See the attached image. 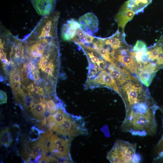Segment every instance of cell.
<instances>
[{
    "mask_svg": "<svg viewBox=\"0 0 163 163\" xmlns=\"http://www.w3.org/2000/svg\"><path fill=\"white\" fill-rule=\"evenodd\" d=\"M158 108L150 94L125 108L126 116L120 126L121 130L133 136L154 135L157 126L155 113Z\"/></svg>",
    "mask_w": 163,
    "mask_h": 163,
    "instance_id": "obj_1",
    "label": "cell"
},
{
    "mask_svg": "<svg viewBox=\"0 0 163 163\" xmlns=\"http://www.w3.org/2000/svg\"><path fill=\"white\" fill-rule=\"evenodd\" d=\"M136 143L117 140L108 152L107 158L110 163H139L140 156L136 154Z\"/></svg>",
    "mask_w": 163,
    "mask_h": 163,
    "instance_id": "obj_2",
    "label": "cell"
},
{
    "mask_svg": "<svg viewBox=\"0 0 163 163\" xmlns=\"http://www.w3.org/2000/svg\"><path fill=\"white\" fill-rule=\"evenodd\" d=\"M55 131L58 135L71 138L87 133L82 117L67 113Z\"/></svg>",
    "mask_w": 163,
    "mask_h": 163,
    "instance_id": "obj_3",
    "label": "cell"
},
{
    "mask_svg": "<svg viewBox=\"0 0 163 163\" xmlns=\"http://www.w3.org/2000/svg\"><path fill=\"white\" fill-rule=\"evenodd\" d=\"M150 62L159 69H163V35L153 45L147 47L142 56V60Z\"/></svg>",
    "mask_w": 163,
    "mask_h": 163,
    "instance_id": "obj_4",
    "label": "cell"
},
{
    "mask_svg": "<svg viewBox=\"0 0 163 163\" xmlns=\"http://www.w3.org/2000/svg\"><path fill=\"white\" fill-rule=\"evenodd\" d=\"M113 57L129 72L137 74V61L134 56L133 49L123 53H119L116 50Z\"/></svg>",
    "mask_w": 163,
    "mask_h": 163,
    "instance_id": "obj_5",
    "label": "cell"
},
{
    "mask_svg": "<svg viewBox=\"0 0 163 163\" xmlns=\"http://www.w3.org/2000/svg\"><path fill=\"white\" fill-rule=\"evenodd\" d=\"M78 23L81 28L87 34L93 36L98 30L99 22L96 16L93 13H87L80 17Z\"/></svg>",
    "mask_w": 163,
    "mask_h": 163,
    "instance_id": "obj_6",
    "label": "cell"
},
{
    "mask_svg": "<svg viewBox=\"0 0 163 163\" xmlns=\"http://www.w3.org/2000/svg\"><path fill=\"white\" fill-rule=\"evenodd\" d=\"M158 70L153 63L149 62H145L142 68L138 71L137 76L140 81L148 87Z\"/></svg>",
    "mask_w": 163,
    "mask_h": 163,
    "instance_id": "obj_7",
    "label": "cell"
},
{
    "mask_svg": "<svg viewBox=\"0 0 163 163\" xmlns=\"http://www.w3.org/2000/svg\"><path fill=\"white\" fill-rule=\"evenodd\" d=\"M135 13L128 7L127 1L125 2L120 7L115 17L117 23L118 30L122 33L127 23L133 18Z\"/></svg>",
    "mask_w": 163,
    "mask_h": 163,
    "instance_id": "obj_8",
    "label": "cell"
},
{
    "mask_svg": "<svg viewBox=\"0 0 163 163\" xmlns=\"http://www.w3.org/2000/svg\"><path fill=\"white\" fill-rule=\"evenodd\" d=\"M37 13L42 16L50 14L54 11L56 0H31Z\"/></svg>",
    "mask_w": 163,
    "mask_h": 163,
    "instance_id": "obj_9",
    "label": "cell"
},
{
    "mask_svg": "<svg viewBox=\"0 0 163 163\" xmlns=\"http://www.w3.org/2000/svg\"><path fill=\"white\" fill-rule=\"evenodd\" d=\"M81 27L80 24L75 19L71 18L67 20L62 26L61 36L65 41H71L76 34L77 29Z\"/></svg>",
    "mask_w": 163,
    "mask_h": 163,
    "instance_id": "obj_10",
    "label": "cell"
},
{
    "mask_svg": "<svg viewBox=\"0 0 163 163\" xmlns=\"http://www.w3.org/2000/svg\"><path fill=\"white\" fill-rule=\"evenodd\" d=\"M94 81L105 85L113 89L120 95L118 87L115 80L111 75L104 70L101 71Z\"/></svg>",
    "mask_w": 163,
    "mask_h": 163,
    "instance_id": "obj_11",
    "label": "cell"
},
{
    "mask_svg": "<svg viewBox=\"0 0 163 163\" xmlns=\"http://www.w3.org/2000/svg\"><path fill=\"white\" fill-rule=\"evenodd\" d=\"M71 138L66 139L53 154L59 159H63L64 163L72 161L70 154Z\"/></svg>",
    "mask_w": 163,
    "mask_h": 163,
    "instance_id": "obj_12",
    "label": "cell"
},
{
    "mask_svg": "<svg viewBox=\"0 0 163 163\" xmlns=\"http://www.w3.org/2000/svg\"><path fill=\"white\" fill-rule=\"evenodd\" d=\"M67 113L60 108H58L54 114L50 115L47 118V124L50 128L55 131L62 121Z\"/></svg>",
    "mask_w": 163,
    "mask_h": 163,
    "instance_id": "obj_13",
    "label": "cell"
},
{
    "mask_svg": "<svg viewBox=\"0 0 163 163\" xmlns=\"http://www.w3.org/2000/svg\"><path fill=\"white\" fill-rule=\"evenodd\" d=\"M47 145H43L37 141L34 143L31 152V156L36 162L46 155L48 152Z\"/></svg>",
    "mask_w": 163,
    "mask_h": 163,
    "instance_id": "obj_14",
    "label": "cell"
},
{
    "mask_svg": "<svg viewBox=\"0 0 163 163\" xmlns=\"http://www.w3.org/2000/svg\"><path fill=\"white\" fill-rule=\"evenodd\" d=\"M152 0H128V7L133 12L137 14L142 12L144 9Z\"/></svg>",
    "mask_w": 163,
    "mask_h": 163,
    "instance_id": "obj_15",
    "label": "cell"
},
{
    "mask_svg": "<svg viewBox=\"0 0 163 163\" xmlns=\"http://www.w3.org/2000/svg\"><path fill=\"white\" fill-rule=\"evenodd\" d=\"M30 110L36 119L40 121L45 118L44 115L46 105L42 102L35 104L32 101L30 105Z\"/></svg>",
    "mask_w": 163,
    "mask_h": 163,
    "instance_id": "obj_16",
    "label": "cell"
},
{
    "mask_svg": "<svg viewBox=\"0 0 163 163\" xmlns=\"http://www.w3.org/2000/svg\"><path fill=\"white\" fill-rule=\"evenodd\" d=\"M66 139L60 138L56 135L52 136L50 138V145L48 148L49 151L53 154Z\"/></svg>",
    "mask_w": 163,
    "mask_h": 163,
    "instance_id": "obj_17",
    "label": "cell"
},
{
    "mask_svg": "<svg viewBox=\"0 0 163 163\" xmlns=\"http://www.w3.org/2000/svg\"><path fill=\"white\" fill-rule=\"evenodd\" d=\"M11 134L8 128L3 129L0 132V144L8 148L12 141Z\"/></svg>",
    "mask_w": 163,
    "mask_h": 163,
    "instance_id": "obj_18",
    "label": "cell"
},
{
    "mask_svg": "<svg viewBox=\"0 0 163 163\" xmlns=\"http://www.w3.org/2000/svg\"><path fill=\"white\" fill-rule=\"evenodd\" d=\"M53 65L52 60L50 59V58L45 56H43L40 58L38 63L39 68L42 70L46 67Z\"/></svg>",
    "mask_w": 163,
    "mask_h": 163,
    "instance_id": "obj_19",
    "label": "cell"
},
{
    "mask_svg": "<svg viewBox=\"0 0 163 163\" xmlns=\"http://www.w3.org/2000/svg\"><path fill=\"white\" fill-rule=\"evenodd\" d=\"M46 108L47 111L50 113L53 114L56 112L57 109L56 105L52 100L46 102Z\"/></svg>",
    "mask_w": 163,
    "mask_h": 163,
    "instance_id": "obj_20",
    "label": "cell"
},
{
    "mask_svg": "<svg viewBox=\"0 0 163 163\" xmlns=\"http://www.w3.org/2000/svg\"><path fill=\"white\" fill-rule=\"evenodd\" d=\"M96 50L106 61L111 62L113 57L104 49L103 48H98Z\"/></svg>",
    "mask_w": 163,
    "mask_h": 163,
    "instance_id": "obj_21",
    "label": "cell"
},
{
    "mask_svg": "<svg viewBox=\"0 0 163 163\" xmlns=\"http://www.w3.org/2000/svg\"><path fill=\"white\" fill-rule=\"evenodd\" d=\"M145 42L141 40H138L135 46L133 48V50L135 52H139L144 50L147 48Z\"/></svg>",
    "mask_w": 163,
    "mask_h": 163,
    "instance_id": "obj_22",
    "label": "cell"
},
{
    "mask_svg": "<svg viewBox=\"0 0 163 163\" xmlns=\"http://www.w3.org/2000/svg\"><path fill=\"white\" fill-rule=\"evenodd\" d=\"M39 163H59V161L55 157L51 156L42 157Z\"/></svg>",
    "mask_w": 163,
    "mask_h": 163,
    "instance_id": "obj_23",
    "label": "cell"
},
{
    "mask_svg": "<svg viewBox=\"0 0 163 163\" xmlns=\"http://www.w3.org/2000/svg\"><path fill=\"white\" fill-rule=\"evenodd\" d=\"M157 149L158 156L161 158H163V135L157 144Z\"/></svg>",
    "mask_w": 163,
    "mask_h": 163,
    "instance_id": "obj_24",
    "label": "cell"
},
{
    "mask_svg": "<svg viewBox=\"0 0 163 163\" xmlns=\"http://www.w3.org/2000/svg\"><path fill=\"white\" fill-rule=\"evenodd\" d=\"M9 79L10 82L16 81L21 82L20 76L14 72H12L10 73Z\"/></svg>",
    "mask_w": 163,
    "mask_h": 163,
    "instance_id": "obj_25",
    "label": "cell"
},
{
    "mask_svg": "<svg viewBox=\"0 0 163 163\" xmlns=\"http://www.w3.org/2000/svg\"><path fill=\"white\" fill-rule=\"evenodd\" d=\"M31 130L30 132V134H34V135L32 137L30 138V139L32 140H34V136H35L36 139H37L39 136L40 133V131L38 129L33 126L31 128Z\"/></svg>",
    "mask_w": 163,
    "mask_h": 163,
    "instance_id": "obj_26",
    "label": "cell"
},
{
    "mask_svg": "<svg viewBox=\"0 0 163 163\" xmlns=\"http://www.w3.org/2000/svg\"><path fill=\"white\" fill-rule=\"evenodd\" d=\"M21 82L14 81L10 82V86L13 92H15L20 88Z\"/></svg>",
    "mask_w": 163,
    "mask_h": 163,
    "instance_id": "obj_27",
    "label": "cell"
},
{
    "mask_svg": "<svg viewBox=\"0 0 163 163\" xmlns=\"http://www.w3.org/2000/svg\"><path fill=\"white\" fill-rule=\"evenodd\" d=\"M0 104H2L7 103V96L6 93L2 90L0 91Z\"/></svg>",
    "mask_w": 163,
    "mask_h": 163,
    "instance_id": "obj_28",
    "label": "cell"
},
{
    "mask_svg": "<svg viewBox=\"0 0 163 163\" xmlns=\"http://www.w3.org/2000/svg\"><path fill=\"white\" fill-rule=\"evenodd\" d=\"M45 73H47L50 76H52L54 71V65L50 66L44 68L42 70Z\"/></svg>",
    "mask_w": 163,
    "mask_h": 163,
    "instance_id": "obj_29",
    "label": "cell"
},
{
    "mask_svg": "<svg viewBox=\"0 0 163 163\" xmlns=\"http://www.w3.org/2000/svg\"><path fill=\"white\" fill-rule=\"evenodd\" d=\"M97 64L99 69L101 71L104 70L106 66V62L103 59H101Z\"/></svg>",
    "mask_w": 163,
    "mask_h": 163,
    "instance_id": "obj_30",
    "label": "cell"
},
{
    "mask_svg": "<svg viewBox=\"0 0 163 163\" xmlns=\"http://www.w3.org/2000/svg\"><path fill=\"white\" fill-rule=\"evenodd\" d=\"M21 71L22 79L24 81L27 78L29 73L26 71L25 68L23 67L22 68Z\"/></svg>",
    "mask_w": 163,
    "mask_h": 163,
    "instance_id": "obj_31",
    "label": "cell"
},
{
    "mask_svg": "<svg viewBox=\"0 0 163 163\" xmlns=\"http://www.w3.org/2000/svg\"><path fill=\"white\" fill-rule=\"evenodd\" d=\"M33 77L34 80L35 81L38 80L39 79V71L37 69H35L32 72Z\"/></svg>",
    "mask_w": 163,
    "mask_h": 163,
    "instance_id": "obj_32",
    "label": "cell"
},
{
    "mask_svg": "<svg viewBox=\"0 0 163 163\" xmlns=\"http://www.w3.org/2000/svg\"><path fill=\"white\" fill-rule=\"evenodd\" d=\"M85 34V33L81 27L78 28L76 30V34L79 37L84 36Z\"/></svg>",
    "mask_w": 163,
    "mask_h": 163,
    "instance_id": "obj_33",
    "label": "cell"
},
{
    "mask_svg": "<svg viewBox=\"0 0 163 163\" xmlns=\"http://www.w3.org/2000/svg\"><path fill=\"white\" fill-rule=\"evenodd\" d=\"M23 67L24 68L27 67H30L32 68L33 70L35 68L34 66L33 65L32 63L31 62H28L27 63L25 64L24 65Z\"/></svg>",
    "mask_w": 163,
    "mask_h": 163,
    "instance_id": "obj_34",
    "label": "cell"
},
{
    "mask_svg": "<svg viewBox=\"0 0 163 163\" xmlns=\"http://www.w3.org/2000/svg\"><path fill=\"white\" fill-rule=\"evenodd\" d=\"M37 94L42 95H44L43 89L40 86H39Z\"/></svg>",
    "mask_w": 163,
    "mask_h": 163,
    "instance_id": "obj_35",
    "label": "cell"
},
{
    "mask_svg": "<svg viewBox=\"0 0 163 163\" xmlns=\"http://www.w3.org/2000/svg\"><path fill=\"white\" fill-rule=\"evenodd\" d=\"M26 71L29 73H30L32 71H33L32 68L29 67H27L24 68Z\"/></svg>",
    "mask_w": 163,
    "mask_h": 163,
    "instance_id": "obj_36",
    "label": "cell"
},
{
    "mask_svg": "<svg viewBox=\"0 0 163 163\" xmlns=\"http://www.w3.org/2000/svg\"><path fill=\"white\" fill-rule=\"evenodd\" d=\"M33 83L34 85L36 87H38L39 86V83L37 81H34Z\"/></svg>",
    "mask_w": 163,
    "mask_h": 163,
    "instance_id": "obj_37",
    "label": "cell"
},
{
    "mask_svg": "<svg viewBox=\"0 0 163 163\" xmlns=\"http://www.w3.org/2000/svg\"><path fill=\"white\" fill-rule=\"evenodd\" d=\"M29 78L31 79H32L33 78V74H32V73H30L28 75Z\"/></svg>",
    "mask_w": 163,
    "mask_h": 163,
    "instance_id": "obj_38",
    "label": "cell"
}]
</instances>
